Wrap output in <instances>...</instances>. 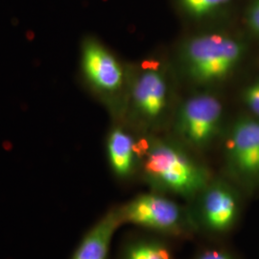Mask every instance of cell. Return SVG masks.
<instances>
[{
  "label": "cell",
  "mask_w": 259,
  "mask_h": 259,
  "mask_svg": "<svg viewBox=\"0 0 259 259\" xmlns=\"http://www.w3.org/2000/svg\"><path fill=\"white\" fill-rule=\"evenodd\" d=\"M122 222H128L159 232H176L184 221L178 204L163 196L139 195L119 208Z\"/></svg>",
  "instance_id": "5"
},
{
  "label": "cell",
  "mask_w": 259,
  "mask_h": 259,
  "mask_svg": "<svg viewBox=\"0 0 259 259\" xmlns=\"http://www.w3.org/2000/svg\"><path fill=\"white\" fill-rule=\"evenodd\" d=\"M197 259H232L229 254L220 250H209L200 255Z\"/></svg>",
  "instance_id": "15"
},
{
  "label": "cell",
  "mask_w": 259,
  "mask_h": 259,
  "mask_svg": "<svg viewBox=\"0 0 259 259\" xmlns=\"http://www.w3.org/2000/svg\"><path fill=\"white\" fill-rule=\"evenodd\" d=\"M243 99L250 111L259 117V79L246 88Z\"/></svg>",
  "instance_id": "13"
},
{
  "label": "cell",
  "mask_w": 259,
  "mask_h": 259,
  "mask_svg": "<svg viewBox=\"0 0 259 259\" xmlns=\"http://www.w3.org/2000/svg\"><path fill=\"white\" fill-rule=\"evenodd\" d=\"M121 223L119 208L105 214L84 235L72 259H107L111 239Z\"/></svg>",
  "instance_id": "9"
},
{
  "label": "cell",
  "mask_w": 259,
  "mask_h": 259,
  "mask_svg": "<svg viewBox=\"0 0 259 259\" xmlns=\"http://www.w3.org/2000/svg\"><path fill=\"white\" fill-rule=\"evenodd\" d=\"M136 109L149 119L162 114L167 103L166 79L157 68H147L136 79L133 87Z\"/></svg>",
  "instance_id": "8"
},
{
  "label": "cell",
  "mask_w": 259,
  "mask_h": 259,
  "mask_svg": "<svg viewBox=\"0 0 259 259\" xmlns=\"http://www.w3.org/2000/svg\"><path fill=\"white\" fill-rule=\"evenodd\" d=\"M202 215L213 232L230 230L237 216V202L232 189L223 183H213L203 191Z\"/></svg>",
  "instance_id": "7"
},
{
  "label": "cell",
  "mask_w": 259,
  "mask_h": 259,
  "mask_svg": "<svg viewBox=\"0 0 259 259\" xmlns=\"http://www.w3.org/2000/svg\"><path fill=\"white\" fill-rule=\"evenodd\" d=\"M233 171L246 178L259 175V120L244 118L231 130L226 145Z\"/></svg>",
  "instance_id": "6"
},
{
  "label": "cell",
  "mask_w": 259,
  "mask_h": 259,
  "mask_svg": "<svg viewBox=\"0 0 259 259\" xmlns=\"http://www.w3.org/2000/svg\"><path fill=\"white\" fill-rule=\"evenodd\" d=\"M244 48L240 41L221 33L189 38L182 48L185 72L194 82L212 83L225 80L240 63Z\"/></svg>",
  "instance_id": "2"
},
{
  "label": "cell",
  "mask_w": 259,
  "mask_h": 259,
  "mask_svg": "<svg viewBox=\"0 0 259 259\" xmlns=\"http://www.w3.org/2000/svg\"><path fill=\"white\" fill-rule=\"evenodd\" d=\"M222 104L209 93H200L187 99L181 107L177 129L189 144L204 147L211 142L220 129Z\"/></svg>",
  "instance_id": "3"
},
{
  "label": "cell",
  "mask_w": 259,
  "mask_h": 259,
  "mask_svg": "<svg viewBox=\"0 0 259 259\" xmlns=\"http://www.w3.org/2000/svg\"><path fill=\"white\" fill-rule=\"evenodd\" d=\"M231 0H181L185 11L195 18H203L222 8Z\"/></svg>",
  "instance_id": "12"
},
{
  "label": "cell",
  "mask_w": 259,
  "mask_h": 259,
  "mask_svg": "<svg viewBox=\"0 0 259 259\" xmlns=\"http://www.w3.org/2000/svg\"><path fill=\"white\" fill-rule=\"evenodd\" d=\"M144 170L157 187L185 198L203 192L208 185V173L178 145L154 140L146 151Z\"/></svg>",
  "instance_id": "1"
},
{
  "label": "cell",
  "mask_w": 259,
  "mask_h": 259,
  "mask_svg": "<svg viewBox=\"0 0 259 259\" xmlns=\"http://www.w3.org/2000/svg\"><path fill=\"white\" fill-rule=\"evenodd\" d=\"M249 24L250 28L259 35V0H254L249 10Z\"/></svg>",
  "instance_id": "14"
},
{
  "label": "cell",
  "mask_w": 259,
  "mask_h": 259,
  "mask_svg": "<svg viewBox=\"0 0 259 259\" xmlns=\"http://www.w3.org/2000/svg\"><path fill=\"white\" fill-rule=\"evenodd\" d=\"M109 163L115 176L125 179L132 175L136 167L137 149L133 138L124 129L111 130L107 140Z\"/></svg>",
  "instance_id": "10"
},
{
  "label": "cell",
  "mask_w": 259,
  "mask_h": 259,
  "mask_svg": "<svg viewBox=\"0 0 259 259\" xmlns=\"http://www.w3.org/2000/svg\"><path fill=\"white\" fill-rule=\"evenodd\" d=\"M81 69L87 83L101 95L111 96L122 88V66L115 56L95 37H87L82 44Z\"/></svg>",
  "instance_id": "4"
},
{
  "label": "cell",
  "mask_w": 259,
  "mask_h": 259,
  "mask_svg": "<svg viewBox=\"0 0 259 259\" xmlns=\"http://www.w3.org/2000/svg\"><path fill=\"white\" fill-rule=\"evenodd\" d=\"M124 259H171L164 246L155 241H140L131 245Z\"/></svg>",
  "instance_id": "11"
}]
</instances>
